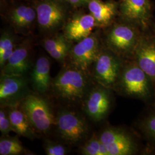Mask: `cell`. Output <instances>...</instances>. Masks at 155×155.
<instances>
[{"mask_svg": "<svg viewBox=\"0 0 155 155\" xmlns=\"http://www.w3.org/2000/svg\"><path fill=\"white\" fill-rule=\"evenodd\" d=\"M20 107L36 132L48 133L55 127L56 117L51 106L39 94L29 93L21 101Z\"/></svg>", "mask_w": 155, "mask_h": 155, "instance_id": "3957f363", "label": "cell"}, {"mask_svg": "<svg viewBox=\"0 0 155 155\" xmlns=\"http://www.w3.org/2000/svg\"><path fill=\"white\" fill-rule=\"evenodd\" d=\"M120 12L129 21L145 25L150 12L149 0H121Z\"/></svg>", "mask_w": 155, "mask_h": 155, "instance_id": "2e32d148", "label": "cell"}, {"mask_svg": "<svg viewBox=\"0 0 155 155\" xmlns=\"http://www.w3.org/2000/svg\"><path fill=\"white\" fill-rule=\"evenodd\" d=\"M67 41L68 40L65 38L63 33L58 34L53 37L45 39L43 41V46L45 51L50 54Z\"/></svg>", "mask_w": 155, "mask_h": 155, "instance_id": "484cf974", "label": "cell"}, {"mask_svg": "<svg viewBox=\"0 0 155 155\" xmlns=\"http://www.w3.org/2000/svg\"><path fill=\"white\" fill-rule=\"evenodd\" d=\"M36 18H37L36 11L27 6L17 7L12 11L10 15L12 24L19 30L29 28Z\"/></svg>", "mask_w": 155, "mask_h": 155, "instance_id": "d6986e66", "label": "cell"}, {"mask_svg": "<svg viewBox=\"0 0 155 155\" xmlns=\"http://www.w3.org/2000/svg\"><path fill=\"white\" fill-rule=\"evenodd\" d=\"M55 127L61 140L70 145H76L85 139L89 133L84 118L75 111L63 110L56 116Z\"/></svg>", "mask_w": 155, "mask_h": 155, "instance_id": "5b68a950", "label": "cell"}, {"mask_svg": "<svg viewBox=\"0 0 155 155\" xmlns=\"http://www.w3.org/2000/svg\"><path fill=\"white\" fill-rule=\"evenodd\" d=\"M98 136L109 155H132L138 151L132 136L122 128L107 127Z\"/></svg>", "mask_w": 155, "mask_h": 155, "instance_id": "52a82bcc", "label": "cell"}, {"mask_svg": "<svg viewBox=\"0 0 155 155\" xmlns=\"http://www.w3.org/2000/svg\"><path fill=\"white\" fill-rule=\"evenodd\" d=\"M90 13L93 16L97 27H103L110 24L116 14L114 3L101 0H90L87 4Z\"/></svg>", "mask_w": 155, "mask_h": 155, "instance_id": "ac0fdd59", "label": "cell"}, {"mask_svg": "<svg viewBox=\"0 0 155 155\" xmlns=\"http://www.w3.org/2000/svg\"><path fill=\"white\" fill-rule=\"evenodd\" d=\"M0 131L2 136H8L13 131L7 106H1L0 110Z\"/></svg>", "mask_w": 155, "mask_h": 155, "instance_id": "d4e9b609", "label": "cell"}, {"mask_svg": "<svg viewBox=\"0 0 155 155\" xmlns=\"http://www.w3.org/2000/svg\"><path fill=\"white\" fill-rule=\"evenodd\" d=\"M123 59L110 50H101L92 66L91 75L98 84L113 90L122 71Z\"/></svg>", "mask_w": 155, "mask_h": 155, "instance_id": "277c9868", "label": "cell"}, {"mask_svg": "<svg viewBox=\"0 0 155 155\" xmlns=\"http://www.w3.org/2000/svg\"><path fill=\"white\" fill-rule=\"evenodd\" d=\"M134 60L150 78L155 89V40L141 38Z\"/></svg>", "mask_w": 155, "mask_h": 155, "instance_id": "5bb4252c", "label": "cell"}, {"mask_svg": "<svg viewBox=\"0 0 155 155\" xmlns=\"http://www.w3.org/2000/svg\"><path fill=\"white\" fill-rule=\"evenodd\" d=\"M88 74L68 64L52 79L51 88L56 97L68 104L83 102L91 89Z\"/></svg>", "mask_w": 155, "mask_h": 155, "instance_id": "6da1fadb", "label": "cell"}, {"mask_svg": "<svg viewBox=\"0 0 155 155\" xmlns=\"http://www.w3.org/2000/svg\"><path fill=\"white\" fill-rule=\"evenodd\" d=\"M7 107L13 131L22 137L31 140L35 139L36 132L21 108L20 103Z\"/></svg>", "mask_w": 155, "mask_h": 155, "instance_id": "e0dca14e", "label": "cell"}, {"mask_svg": "<svg viewBox=\"0 0 155 155\" xmlns=\"http://www.w3.org/2000/svg\"><path fill=\"white\" fill-rule=\"evenodd\" d=\"M29 81L26 75L1 74L0 102L1 106L19 104L29 94Z\"/></svg>", "mask_w": 155, "mask_h": 155, "instance_id": "30bf717a", "label": "cell"}, {"mask_svg": "<svg viewBox=\"0 0 155 155\" xmlns=\"http://www.w3.org/2000/svg\"><path fill=\"white\" fill-rule=\"evenodd\" d=\"M140 125L145 135L155 143V112L145 117Z\"/></svg>", "mask_w": 155, "mask_h": 155, "instance_id": "603a6c76", "label": "cell"}, {"mask_svg": "<svg viewBox=\"0 0 155 155\" xmlns=\"http://www.w3.org/2000/svg\"><path fill=\"white\" fill-rule=\"evenodd\" d=\"M36 11L39 27L45 31L55 30L64 21L65 8L58 0H44L37 6Z\"/></svg>", "mask_w": 155, "mask_h": 155, "instance_id": "8fae6325", "label": "cell"}, {"mask_svg": "<svg viewBox=\"0 0 155 155\" xmlns=\"http://www.w3.org/2000/svg\"><path fill=\"white\" fill-rule=\"evenodd\" d=\"M113 90L124 97L147 101L155 95V89L148 75L134 60L124 63Z\"/></svg>", "mask_w": 155, "mask_h": 155, "instance_id": "7a4b0ae2", "label": "cell"}, {"mask_svg": "<svg viewBox=\"0 0 155 155\" xmlns=\"http://www.w3.org/2000/svg\"><path fill=\"white\" fill-rule=\"evenodd\" d=\"M69 4L74 6H81L87 5L90 0H66Z\"/></svg>", "mask_w": 155, "mask_h": 155, "instance_id": "4316f807", "label": "cell"}, {"mask_svg": "<svg viewBox=\"0 0 155 155\" xmlns=\"http://www.w3.org/2000/svg\"><path fill=\"white\" fill-rule=\"evenodd\" d=\"M15 38L12 33L5 32L0 38V67L1 70L5 65L6 63L15 49Z\"/></svg>", "mask_w": 155, "mask_h": 155, "instance_id": "7402d4cb", "label": "cell"}, {"mask_svg": "<svg viewBox=\"0 0 155 155\" xmlns=\"http://www.w3.org/2000/svg\"><path fill=\"white\" fill-rule=\"evenodd\" d=\"M97 27V22L90 14L75 16L64 25L63 35L70 42H79L86 38Z\"/></svg>", "mask_w": 155, "mask_h": 155, "instance_id": "7c38bea8", "label": "cell"}, {"mask_svg": "<svg viewBox=\"0 0 155 155\" xmlns=\"http://www.w3.org/2000/svg\"><path fill=\"white\" fill-rule=\"evenodd\" d=\"M50 60L45 56L39 58L32 68L29 82L38 94L44 95L51 88L52 79L50 74Z\"/></svg>", "mask_w": 155, "mask_h": 155, "instance_id": "9a60e30c", "label": "cell"}, {"mask_svg": "<svg viewBox=\"0 0 155 155\" xmlns=\"http://www.w3.org/2000/svg\"><path fill=\"white\" fill-rule=\"evenodd\" d=\"M141 37L137 30L127 24H117L106 36V42L109 50L121 58H134Z\"/></svg>", "mask_w": 155, "mask_h": 155, "instance_id": "8992f818", "label": "cell"}, {"mask_svg": "<svg viewBox=\"0 0 155 155\" xmlns=\"http://www.w3.org/2000/svg\"><path fill=\"white\" fill-rule=\"evenodd\" d=\"M44 150L47 155H65L68 153L67 147L63 144L50 140L45 141Z\"/></svg>", "mask_w": 155, "mask_h": 155, "instance_id": "cb8c5ba5", "label": "cell"}, {"mask_svg": "<svg viewBox=\"0 0 155 155\" xmlns=\"http://www.w3.org/2000/svg\"><path fill=\"white\" fill-rule=\"evenodd\" d=\"M100 51L99 40L91 33L71 47L68 55L70 64L91 75V68Z\"/></svg>", "mask_w": 155, "mask_h": 155, "instance_id": "9c48e42d", "label": "cell"}, {"mask_svg": "<svg viewBox=\"0 0 155 155\" xmlns=\"http://www.w3.org/2000/svg\"><path fill=\"white\" fill-rule=\"evenodd\" d=\"M21 142L16 137L2 136L0 139V155H18L25 153Z\"/></svg>", "mask_w": 155, "mask_h": 155, "instance_id": "44dd1931", "label": "cell"}, {"mask_svg": "<svg viewBox=\"0 0 155 155\" xmlns=\"http://www.w3.org/2000/svg\"><path fill=\"white\" fill-rule=\"evenodd\" d=\"M112 90L100 84L90 90L83 101V107L93 121L101 122L107 116L113 104Z\"/></svg>", "mask_w": 155, "mask_h": 155, "instance_id": "ba28073f", "label": "cell"}, {"mask_svg": "<svg viewBox=\"0 0 155 155\" xmlns=\"http://www.w3.org/2000/svg\"><path fill=\"white\" fill-rule=\"evenodd\" d=\"M79 150L81 155H109L105 146L95 134L80 146Z\"/></svg>", "mask_w": 155, "mask_h": 155, "instance_id": "ffe728a7", "label": "cell"}, {"mask_svg": "<svg viewBox=\"0 0 155 155\" xmlns=\"http://www.w3.org/2000/svg\"><path fill=\"white\" fill-rule=\"evenodd\" d=\"M31 67L29 47L25 42L15 48L5 65L1 70V74L27 75Z\"/></svg>", "mask_w": 155, "mask_h": 155, "instance_id": "4fadbf2b", "label": "cell"}]
</instances>
